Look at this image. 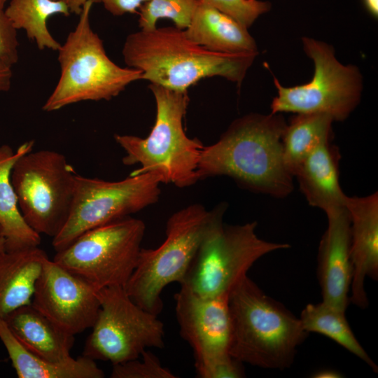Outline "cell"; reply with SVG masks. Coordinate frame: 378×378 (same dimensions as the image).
<instances>
[{
	"label": "cell",
	"mask_w": 378,
	"mask_h": 378,
	"mask_svg": "<svg viewBox=\"0 0 378 378\" xmlns=\"http://www.w3.org/2000/svg\"><path fill=\"white\" fill-rule=\"evenodd\" d=\"M286 124L281 113H252L235 119L216 143L203 147L199 179L226 176L250 191L287 197L294 185L282 158Z\"/></svg>",
	"instance_id": "1"
},
{
	"label": "cell",
	"mask_w": 378,
	"mask_h": 378,
	"mask_svg": "<svg viewBox=\"0 0 378 378\" xmlns=\"http://www.w3.org/2000/svg\"><path fill=\"white\" fill-rule=\"evenodd\" d=\"M122 55L128 67L142 72V79L187 91L202 78L214 76L240 85L258 53L210 51L191 41L184 29L173 26L129 34Z\"/></svg>",
	"instance_id": "2"
},
{
	"label": "cell",
	"mask_w": 378,
	"mask_h": 378,
	"mask_svg": "<svg viewBox=\"0 0 378 378\" xmlns=\"http://www.w3.org/2000/svg\"><path fill=\"white\" fill-rule=\"evenodd\" d=\"M230 354L241 363L285 370L308 332L281 302L267 295L247 275L228 295Z\"/></svg>",
	"instance_id": "3"
},
{
	"label": "cell",
	"mask_w": 378,
	"mask_h": 378,
	"mask_svg": "<svg viewBox=\"0 0 378 378\" xmlns=\"http://www.w3.org/2000/svg\"><path fill=\"white\" fill-rule=\"evenodd\" d=\"M156 105L154 125L145 138L115 134L117 144L125 150V165L140 164L131 173L157 174L163 183L178 188L195 184L200 179L197 167L204 147L197 139L189 138L183 120L190 98L187 91H176L159 85H148Z\"/></svg>",
	"instance_id": "4"
},
{
	"label": "cell",
	"mask_w": 378,
	"mask_h": 378,
	"mask_svg": "<svg viewBox=\"0 0 378 378\" xmlns=\"http://www.w3.org/2000/svg\"><path fill=\"white\" fill-rule=\"evenodd\" d=\"M227 205L212 210L193 204L174 213L166 224V237L156 248H142L124 288L139 306L158 315L161 294L169 284L184 279L199 248L211 230L223 219Z\"/></svg>",
	"instance_id": "5"
},
{
	"label": "cell",
	"mask_w": 378,
	"mask_h": 378,
	"mask_svg": "<svg viewBox=\"0 0 378 378\" xmlns=\"http://www.w3.org/2000/svg\"><path fill=\"white\" fill-rule=\"evenodd\" d=\"M94 0L88 1L75 29L58 51L60 77L42 108L55 111L83 101L110 100L130 83L142 80L139 70L121 67L105 50L90 22Z\"/></svg>",
	"instance_id": "6"
},
{
	"label": "cell",
	"mask_w": 378,
	"mask_h": 378,
	"mask_svg": "<svg viewBox=\"0 0 378 378\" xmlns=\"http://www.w3.org/2000/svg\"><path fill=\"white\" fill-rule=\"evenodd\" d=\"M76 173L65 155L52 150L29 151L15 162L10 180L20 213L36 232L51 237L71 211Z\"/></svg>",
	"instance_id": "7"
},
{
	"label": "cell",
	"mask_w": 378,
	"mask_h": 378,
	"mask_svg": "<svg viewBox=\"0 0 378 378\" xmlns=\"http://www.w3.org/2000/svg\"><path fill=\"white\" fill-rule=\"evenodd\" d=\"M302 47L313 61L314 71L308 83L283 86L274 76L277 95L270 105L271 113H323L334 121L346 120L358 106L363 90L358 68L339 62L332 46L310 37H302Z\"/></svg>",
	"instance_id": "8"
},
{
	"label": "cell",
	"mask_w": 378,
	"mask_h": 378,
	"mask_svg": "<svg viewBox=\"0 0 378 378\" xmlns=\"http://www.w3.org/2000/svg\"><path fill=\"white\" fill-rule=\"evenodd\" d=\"M256 227L255 221L218 223L202 244L180 286L202 296L228 295L258 259L290 247L260 238Z\"/></svg>",
	"instance_id": "9"
},
{
	"label": "cell",
	"mask_w": 378,
	"mask_h": 378,
	"mask_svg": "<svg viewBox=\"0 0 378 378\" xmlns=\"http://www.w3.org/2000/svg\"><path fill=\"white\" fill-rule=\"evenodd\" d=\"M145 230L140 219L113 220L85 232L52 260L97 290L124 287L136 267Z\"/></svg>",
	"instance_id": "10"
},
{
	"label": "cell",
	"mask_w": 378,
	"mask_h": 378,
	"mask_svg": "<svg viewBox=\"0 0 378 378\" xmlns=\"http://www.w3.org/2000/svg\"><path fill=\"white\" fill-rule=\"evenodd\" d=\"M97 293L99 310L83 356L115 365L139 358L148 348H163L162 322L135 303L123 286L106 287Z\"/></svg>",
	"instance_id": "11"
},
{
	"label": "cell",
	"mask_w": 378,
	"mask_h": 378,
	"mask_svg": "<svg viewBox=\"0 0 378 378\" xmlns=\"http://www.w3.org/2000/svg\"><path fill=\"white\" fill-rule=\"evenodd\" d=\"M160 183V177L150 172L130 174L118 181L76 174L71 211L62 229L52 238V247L59 251L85 232L130 216L155 203Z\"/></svg>",
	"instance_id": "12"
},
{
	"label": "cell",
	"mask_w": 378,
	"mask_h": 378,
	"mask_svg": "<svg viewBox=\"0 0 378 378\" xmlns=\"http://www.w3.org/2000/svg\"><path fill=\"white\" fill-rule=\"evenodd\" d=\"M98 290L53 260H46L31 305L64 331L76 335L94 325Z\"/></svg>",
	"instance_id": "13"
},
{
	"label": "cell",
	"mask_w": 378,
	"mask_h": 378,
	"mask_svg": "<svg viewBox=\"0 0 378 378\" xmlns=\"http://www.w3.org/2000/svg\"><path fill=\"white\" fill-rule=\"evenodd\" d=\"M228 295L202 296L184 286L175 294L180 334L191 346L195 360L230 354Z\"/></svg>",
	"instance_id": "14"
},
{
	"label": "cell",
	"mask_w": 378,
	"mask_h": 378,
	"mask_svg": "<svg viewBox=\"0 0 378 378\" xmlns=\"http://www.w3.org/2000/svg\"><path fill=\"white\" fill-rule=\"evenodd\" d=\"M327 216L318 252L317 276L323 302L345 312L352 277L350 218L344 208Z\"/></svg>",
	"instance_id": "15"
},
{
	"label": "cell",
	"mask_w": 378,
	"mask_h": 378,
	"mask_svg": "<svg viewBox=\"0 0 378 378\" xmlns=\"http://www.w3.org/2000/svg\"><path fill=\"white\" fill-rule=\"evenodd\" d=\"M344 207L350 218L352 277L350 302L365 309L369 304L366 277L378 279V193L346 196Z\"/></svg>",
	"instance_id": "16"
},
{
	"label": "cell",
	"mask_w": 378,
	"mask_h": 378,
	"mask_svg": "<svg viewBox=\"0 0 378 378\" xmlns=\"http://www.w3.org/2000/svg\"><path fill=\"white\" fill-rule=\"evenodd\" d=\"M340 158L337 146L326 141L304 160L294 175L308 204L326 215L344 208L346 195L339 181Z\"/></svg>",
	"instance_id": "17"
},
{
	"label": "cell",
	"mask_w": 378,
	"mask_h": 378,
	"mask_svg": "<svg viewBox=\"0 0 378 378\" xmlns=\"http://www.w3.org/2000/svg\"><path fill=\"white\" fill-rule=\"evenodd\" d=\"M3 319L20 343L34 354L54 362L72 357L75 335L64 331L31 304L13 311Z\"/></svg>",
	"instance_id": "18"
},
{
	"label": "cell",
	"mask_w": 378,
	"mask_h": 378,
	"mask_svg": "<svg viewBox=\"0 0 378 378\" xmlns=\"http://www.w3.org/2000/svg\"><path fill=\"white\" fill-rule=\"evenodd\" d=\"M184 31L191 41L210 51L258 53L256 42L246 27L202 0Z\"/></svg>",
	"instance_id": "19"
},
{
	"label": "cell",
	"mask_w": 378,
	"mask_h": 378,
	"mask_svg": "<svg viewBox=\"0 0 378 378\" xmlns=\"http://www.w3.org/2000/svg\"><path fill=\"white\" fill-rule=\"evenodd\" d=\"M38 246L0 253V318L31 304L46 260Z\"/></svg>",
	"instance_id": "20"
},
{
	"label": "cell",
	"mask_w": 378,
	"mask_h": 378,
	"mask_svg": "<svg viewBox=\"0 0 378 378\" xmlns=\"http://www.w3.org/2000/svg\"><path fill=\"white\" fill-rule=\"evenodd\" d=\"M34 145V140L26 141L15 151L8 145L0 146V227L7 251L38 246L41 244V235L27 225L20 213L10 180L15 162L22 155L31 151Z\"/></svg>",
	"instance_id": "21"
},
{
	"label": "cell",
	"mask_w": 378,
	"mask_h": 378,
	"mask_svg": "<svg viewBox=\"0 0 378 378\" xmlns=\"http://www.w3.org/2000/svg\"><path fill=\"white\" fill-rule=\"evenodd\" d=\"M0 340L19 378H103L104 372L94 360L82 356L54 362L43 359L23 346L3 318Z\"/></svg>",
	"instance_id": "22"
},
{
	"label": "cell",
	"mask_w": 378,
	"mask_h": 378,
	"mask_svg": "<svg viewBox=\"0 0 378 378\" xmlns=\"http://www.w3.org/2000/svg\"><path fill=\"white\" fill-rule=\"evenodd\" d=\"M333 119L323 113H296L284 131L282 158L294 175L304 160L321 144L330 140Z\"/></svg>",
	"instance_id": "23"
},
{
	"label": "cell",
	"mask_w": 378,
	"mask_h": 378,
	"mask_svg": "<svg viewBox=\"0 0 378 378\" xmlns=\"http://www.w3.org/2000/svg\"><path fill=\"white\" fill-rule=\"evenodd\" d=\"M4 13L13 26L17 30H24L39 50L57 51L61 44L49 31L48 20L54 15L71 14L64 3L55 0H10Z\"/></svg>",
	"instance_id": "24"
},
{
	"label": "cell",
	"mask_w": 378,
	"mask_h": 378,
	"mask_svg": "<svg viewBox=\"0 0 378 378\" xmlns=\"http://www.w3.org/2000/svg\"><path fill=\"white\" fill-rule=\"evenodd\" d=\"M300 320L305 331L329 337L364 361L374 372L377 366L355 337L346 318L345 312L321 302L308 304L302 309Z\"/></svg>",
	"instance_id": "25"
},
{
	"label": "cell",
	"mask_w": 378,
	"mask_h": 378,
	"mask_svg": "<svg viewBox=\"0 0 378 378\" xmlns=\"http://www.w3.org/2000/svg\"><path fill=\"white\" fill-rule=\"evenodd\" d=\"M200 0H148L139 8V27L143 30L157 27L160 19L172 20L174 26L186 29Z\"/></svg>",
	"instance_id": "26"
},
{
	"label": "cell",
	"mask_w": 378,
	"mask_h": 378,
	"mask_svg": "<svg viewBox=\"0 0 378 378\" xmlns=\"http://www.w3.org/2000/svg\"><path fill=\"white\" fill-rule=\"evenodd\" d=\"M111 378H176L170 370L162 365L158 358L148 350L139 358L113 365Z\"/></svg>",
	"instance_id": "27"
},
{
	"label": "cell",
	"mask_w": 378,
	"mask_h": 378,
	"mask_svg": "<svg viewBox=\"0 0 378 378\" xmlns=\"http://www.w3.org/2000/svg\"><path fill=\"white\" fill-rule=\"evenodd\" d=\"M231 17L247 29L271 8L269 1L260 0H202Z\"/></svg>",
	"instance_id": "28"
},
{
	"label": "cell",
	"mask_w": 378,
	"mask_h": 378,
	"mask_svg": "<svg viewBox=\"0 0 378 378\" xmlns=\"http://www.w3.org/2000/svg\"><path fill=\"white\" fill-rule=\"evenodd\" d=\"M195 368L201 378H241L245 375L243 363L230 354L195 360Z\"/></svg>",
	"instance_id": "29"
},
{
	"label": "cell",
	"mask_w": 378,
	"mask_h": 378,
	"mask_svg": "<svg viewBox=\"0 0 378 378\" xmlns=\"http://www.w3.org/2000/svg\"><path fill=\"white\" fill-rule=\"evenodd\" d=\"M17 29L6 15L0 11V61L12 67L18 59Z\"/></svg>",
	"instance_id": "30"
},
{
	"label": "cell",
	"mask_w": 378,
	"mask_h": 378,
	"mask_svg": "<svg viewBox=\"0 0 378 378\" xmlns=\"http://www.w3.org/2000/svg\"><path fill=\"white\" fill-rule=\"evenodd\" d=\"M104 8L115 16L134 13L148 0H100Z\"/></svg>",
	"instance_id": "31"
},
{
	"label": "cell",
	"mask_w": 378,
	"mask_h": 378,
	"mask_svg": "<svg viewBox=\"0 0 378 378\" xmlns=\"http://www.w3.org/2000/svg\"><path fill=\"white\" fill-rule=\"evenodd\" d=\"M12 74L11 67L0 61V93L9 90Z\"/></svg>",
	"instance_id": "32"
},
{
	"label": "cell",
	"mask_w": 378,
	"mask_h": 378,
	"mask_svg": "<svg viewBox=\"0 0 378 378\" xmlns=\"http://www.w3.org/2000/svg\"><path fill=\"white\" fill-rule=\"evenodd\" d=\"M64 3L69 9L71 13L79 15L84 5L90 0H55ZM95 1L100 0H94Z\"/></svg>",
	"instance_id": "33"
},
{
	"label": "cell",
	"mask_w": 378,
	"mask_h": 378,
	"mask_svg": "<svg viewBox=\"0 0 378 378\" xmlns=\"http://www.w3.org/2000/svg\"><path fill=\"white\" fill-rule=\"evenodd\" d=\"M314 378H340L342 374L335 370L324 369L318 370L312 376Z\"/></svg>",
	"instance_id": "34"
},
{
	"label": "cell",
	"mask_w": 378,
	"mask_h": 378,
	"mask_svg": "<svg viewBox=\"0 0 378 378\" xmlns=\"http://www.w3.org/2000/svg\"><path fill=\"white\" fill-rule=\"evenodd\" d=\"M368 11L374 17L378 15V0H363Z\"/></svg>",
	"instance_id": "35"
},
{
	"label": "cell",
	"mask_w": 378,
	"mask_h": 378,
	"mask_svg": "<svg viewBox=\"0 0 378 378\" xmlns=\"http://www.w3.org/2000/svg\"><path fill=\"white\" fill-rule=\"evenodd\" d=\"M6 251L5 239L0 227V253Z\"/></svg>",
	"instance_id": "36"
},
{
	"label": "cell",
	"mask_w": 378,
	"mask_h": 378,
	"mask_svg": "<svg viewBox=\"0 0 378 378\" xmlns=\"http://www.w3.org/2000/svg\"><path fill=\"white\" fill-rule=\"evenodd\" d=\"M6 0H0V11L4 10V4Z\"/></svg>",
	"instance_id": "37"
},
{
	"label": "cell",
	"mask_w": 378,
	"mask_h": 378,
	"mask_svg": "<svg viewBox=\"0 0 378 378\" xmlns=\"http://www.w3.org/2000/svg\"><path fill=\"white\" fill-rule=\"evenodd\" d=\"M7 1V0H6Z\"/></svg>",
	"instance_id": "38"
}]
</instances>
